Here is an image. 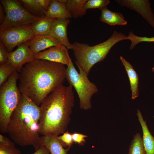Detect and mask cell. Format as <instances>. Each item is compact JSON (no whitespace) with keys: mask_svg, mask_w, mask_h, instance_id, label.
<instances>
[{"mask_svg":"<svg viewBox=\"0 0 154 154\" xmlns=\"http://www.w3.org/2000/svg\"><path fill=\"white\" fill-rule=\"evenodd\" d=\"M66 68L61 64L35 59L23 66L19 73L18 87L22 95L39 106L66 79Z\"/></svg>","mask_w":154,"mask_h":154,"instance_id":"6da1fadb","label":"cell"},{"mask_svg":"<svg viewBox=\"0 0 154 154\" xmlns=\"http://www.w3.org/2000/svg\"><path fill=\"white\" fill-rule=\"evenodd\" d=\"M73 87L60 85L44 100L40 106V132L57 136L66 131L74 105Z\"/></svg>","mask_w":154,"mask_h":154,"instance_id":"7a4b0ae2","label":"cell"},{"mask_svg":"<svg viewBox=\"0 0 154 154\" xmlns=\"http://www.w3.org/2000/svg\"><path fill=\"white\" fill-rule=\"evenodd\" d=\"M40 117V106L22 94L19 103L10 118L7 133L16 144L22 147L32 145L36 150L42 146Z\"/></svg>","mask_w":154,"mask_h":154,"instance_id":"3957f363","label":"cell"},{"mask_svg":"<svg viewBox=\"0 0 154 154\" xmlns=\"http://www.w3.org/2000/svg\"><path fill=\"white\" fill-rule=\"evenodd\" d=\"M127 39V36L125 35L114 31L111 37L107 40L94 46H90L87 44L78 42H74L72 44V49L79 72L88 76L93 66L103 61L115 44Z\"/></svg>","mask_w":154,"mask_h":154,"instance_id":"277c9868","label":"cell"},{"mask_svg":"<svg viewBox=\"0 0 154 154\" xmlns=\"http://www.w3.org/2000/svg\"><path fill=\"white\" fill-rule=\"evenodd\" d=\"M19 76V73L15 70L0 86V131L2 133H7L10 118L22 97L17 84Z\"/></svg>","mask_w":154,"mask_h":154,"instance_id":"5b68a950","label":"cell"},{"mask_svg":"<svg viewBox=\"0 0 154 154\" xmlns=\"http://www.w3.org/2000/svg\"><path fill=\"white\" fill-rule=\"evenodd\" d=\"M67 66L66 79L77 93L80 108L85 110L90 109L92 107L91 98L98 91L97 86L89 80L88 76L78 72L70 57Z\"/></svg>","mask_w":154,"mask_h":154,"instance_id":"8992f818","label":"cell"},{"mask_svg":"<svg viewBox=\"0 0 154 154\" xmlns=\"http://www.w3.org/2000/svg\"><path fill=\"white\" fill-rule=\"evenodd\" d=\"M5 10V18L0 25V31L11 27L31 24L40 18L28 11L19 1L1 0Z\"/></svg>","mask_w":154,"mask_h":154,"instance_id":"52a82bcc","label":"cell"},{"mask_svg":"<svg viewBox=\"0 0 154 154\" xmlns=\"http://www.w3.org/2000/svg\"><path fill=\"white\" fill-rule=\"evenodd\" d=\"M31 24L16 26L0 31V40L9 52L17 46L33 38L36 35L31 27Z\"/></svg>","mask_w":154,"mask_h":154,"instance_id":"ba28073f","label":"cell"},{"mask_svg":"<svg viewBox=\"0 0 154 154\" xmlns=\"http://www.w3.org/2000/svg\"><path fill=\"white\" fill-rule=\"evenodd\" d=\"M17 46L15 50L9 52L7 62L13 66L19 73L24 64L31 62L35 59L34 54L29 48L28 41Z\"/></svg>","mask_w":154,"mask_h":154,"instance_id":"9c48e42d","label":"cell"},{"mask_svg":"<svg viewBox=\"0 0 154 154\" xmlns=\"http://www.w3.org/2000/svg\"><path fill=\"white\" fill-rule=\"evenodd\" d=\"M35 59L43 60L67 66L70 56L68 49L62 44L50 47L34 55Z\"/></svg>","mask_w":154,"mask_h":154,"instance_id":"30bf717a","label":"cell"},{"mask_svg":"<svg viewBox=\"0 0 154 154\" xmlns=\"http://www.w3.org/2000/svg\"><path fill=\"white\" fill-rule=\"evenodd\" d=\"M70 22L68 19H54L50 33L68 49H72V44L70 42L67 34V27Z\"/></svg>","mask_w":154,"mask_h":154,"instance_id":"8fae6325","label":"cell"},{"mask_svg":"<svg viewBox=\"0 0 154 154\" xmlns=\"http://www.w3.org/2000/svg\"><path fill=\"white\" fill-rule=\"evenodd\" d=\"M28 42L34 55L46 48L61 44L50 34L36 35Z\"/></svg>","mask_w":154,"mask_h":154,"instance_id":"7c38bea8","label":"cell"},{"mask_svg":"<svg viewBox=\"0 0 154 154\" xmlns=\"http://www.w3.org/2000/svg\"><path fill=\"white\" fill-rule=\"evenodd\" d=\"M66 0H51L45 16L55 19H68L71 18L67 10Z\"/></svg>","mask_w":154,"mask_h":154,"instance_id":"4fadbf2b","label":"cell"},{"mask_svg":"<svg viewBox=\"0 0 154 154\" xmlns=\"http://www.w3.org/2000/svg\"><path fill=\"white\" fill-rule=\"evenodd\" d=\"M137 115L138 120L141 126L143 131V141L146 154H154V137H153L147 126L145 121L138 109Z\"/></svg>","mask_w":154,"mask_h":154,"instance_id":"5bb4252c","label":"cell"},{"mask_svg":"<svg viewBox=\"0 0 154 154\" xmlns=\"http://www.w3.org/2000/svg\"><path fill=\"white\" fill-rule=\"evenodd\" d=\"M42 146H45L50 154H67L70 148L65 149L57 138L52 135H42L40 137Z\"/></svg>","mask_w":154,"mask_h":154,"instance_id":"9a60e30c","label":"cell"},{"mask_svg":"<svg viewBox=\"0 0 154 154\" xmlns=\"http://www.w3.org/2000/svg\"><path fill=\"white\" fill-rule=\"evenodd\" d=\"M101 11V14L100 18L102 22L112 26L125 25L127 24V21L121 13L111 11L107 7Z\"/></svg>","mask_w":154,"mask_h":154,"instance_id":"2e32d148","label":"cell"},{"mask_svg":"<svg viewBox=\"0 0 154 154\" xmlns=\"http://www.w3.org/2000/svg\"><path fill=\"white\" fill-rule=\"evenodd\" d=\"M120 58L128 74L132 92L131 99H134L139 95L138 76L129 62L122 56H120Z\"/></svg>","mask_w":154,"mask_h":154,"instance_id":"e0dca14e","label":"cell"},{"mask_svg":"<svg viewBox=\"0 0 154 154\" xmlns=\"http://www.w3.org/2000/svg\"><path fill=\"white\" fill-rule=\"evenodd\" d=\"M54 19L46 16L40 17L37 21L31 24V29L36 35L50 34Z\"/></svg>","mask_w":154,"mask_h":154,"instance_id":"ac0fdd59","label":"cell"},{"mask_svg":"<svg viewBox=\"0 0 154 154\" xmlns=\"http://www.w3.org/2000/svg\"><path fill=\"white\" fill-rule=\"evenodd\" d=\"M87 0H66L67 9L71 18L76 19L85 15L87 10L83 9Z\"/></svg>","mask_w":154,"mask_h":154,"instance_id":"d6986e66","label":"cell"},{"mask_svg":"<svg viewBox=\"0 0 154 154\" xmlns=\"http://www.w3.org/2000/svg\"><path fill=\"white\" fill-rule=\"evenodd\" d=\"M19 1L33 15L40 17L45 16L46 11L35 0H20Z\"/></svg>","mask_w":154,"mask_h":154,"instance_id":"ffe728a7","label":"cell"},{"mask_svg":"<svg viewBox=\"0 0 154 154\" xmlns=\"http://www.w3.org/2000/svg\"><path fill=\"white\" fill-rule=\"evenodd\" d=\"M128 154H146L143 139L139 133L134 136L129 147Z\"/></svg>","mask_w":154,"mask_h":154,"instance_id":"44dd1931","label":"cell"},{"mask_svg":"<svg viewBox=\"0 0 154 154\" xmlns=\"http://www.w3.org/2000/svg\"><path fill=\"white\" fill-rule=\"evenodd\" d=\"M15 70L13 66L7 62L0 65V86L7 81L10 76Z\"/></svg>","mask_w":154,"mask_h":154,"instance_id":"7402d4cb","label":"cell"},{"mask_svg":"<svg viewBox=\"0 0 154 154\" xmlns=\"http://www.w3.org/2000/svg\"><path fill=\"white\" fill-rule=\"evenodd\" d=\"M110 3L108 0H88L86 2L83 9L87 10L88 9L98 8L101 9L107 7Z\"/></svg>","mask_w":154,"mask_h":154,"instance_id":"603a6c76","label":"cell"},{"mask_svg":"<svg viewBox=\"0 0 154 154\" xmlns=\"http://www.w3.org/2000/svg\"><path fill=\"white\" fill-rule=\"evenodd\" d=\"M57 138L64 147L70 148L73 143L72 134L67 130L62 135L57 136Z\"/></svg>","mask_w":154,"mask_h":154,"instance_id":"cb8c5ba5","label":"cell"},{"mask_svg":"<svg viewBox=\"0 0 154 154\" xmlns=\"http://www.w3.org/2000/svg\"><path fill=\"white\" fill-rule=\"evenodd\" d=\"M0 154H21L20 151L17 149L15 145L9 146L0 145Z\"/></svg>","mask_w":154,"mask_h":154,"instance_id":"d4e9b609","label":"cell"},{"mask_svg":"<svg viewBox=\"0 0 154 154\" xmlns=\"http://www.w3.org/2000/svg\"><path fill=\"white\" fill-rule=\"evenodd\" d=\"M9 52L3 43L0 40V65L7 62Z\"/></svg>","mask_w":154,"mask_h":154,"instance_id":"484cf974","label":"cell"},{"mask_svg":"<svg viewBox=\"0 0 154 154\" xmlns=\"http://www.w3.org/2000/svg\"><path fill=\"white\" fill-rule=\"evenodd\" d=\"M72 134L73 142L81 145H84L86 142L85 138L88 137L86 135L78 132H74Z\"/></svg>","mask_w":154,"mask_h":154,"instance_id":"4316f807","label":"cell"},{"mask_svg":"<svg viewBox=\"0 0 154 154\" xmlns=\"http://www.w3.org/2000/svg\"><path fill=\"white\" fill-rule=\"evenodd\" d=\"M133 41L134 43L136 45L140 42H154V37H147L135 35L133 37Z\"/></svg>","mask_w":154,"mask_h":154,"instance_id":"83f0119b","label":"cell"},{"mask_svg":"<svg viewBox=\"0 0 154 154\" xmlns=\"http://www.w3.org/2000/svg\"><path fill=\"white\" fill-rule=\"evenodd\" d=\"M14 145V143L7 137L1 134L0 135V145L7 146Z\"/></svg>","mask_w":154,"mask_h":154,"instance_id":"f1b7e54d","label":"cell"},{"mask_svg":"<svg viewBox=\"0 0 154 154\" xmlns=\"http://www.w3.org/2000/svg\"><path fill=\"white\" fill-rule=\"evenodd\" d=\"M40 6L46 11L48 10L50 0H35Z\"/></svg>","mask_w":154,"mask_h":154,"instance_id":"f546056e","label":"cell"},{"mask_svg":"<svg viewBox=\"0 0 154 154\" xmlns=\"http://www.w3.org/2000/svg\"><path fill=\"white\" fill-rule=\"evenodd\" d=\"M32 154H50L48 149L44 146L40 147Z\"/></svg>","mask_w":154,"mask_h":154,"instance_id":"4dcf8cb0","label":"cell"},{"mask_svg":"<svg viewBox=\"0 0 154 154\" xmlns=\"http://www.w3.org/2000/svg\"><path fill=\"white\" fill-rule=\"evenodd\" d=\"M5 18V13L4 8L1 4L0 5V25L4 22Z\"/></svg>","mask_w":154,"mask_h":154,"instance_id":"1f68e13d","label":"cell"},{"mask_svg":"<svg viewBox=\"0 0 154 154\" xmlns=\"http://www.w3.org/2000/svg\"><path fill=\"white\" fill-rule=\"evenodd\" d=\"M152 71L153 72H154V67H153V68H152Z\"/></svg>","mask_w":154,"mask_h":154,"instance_id":"d6a6232c","label":"cell"}]
</instances>
